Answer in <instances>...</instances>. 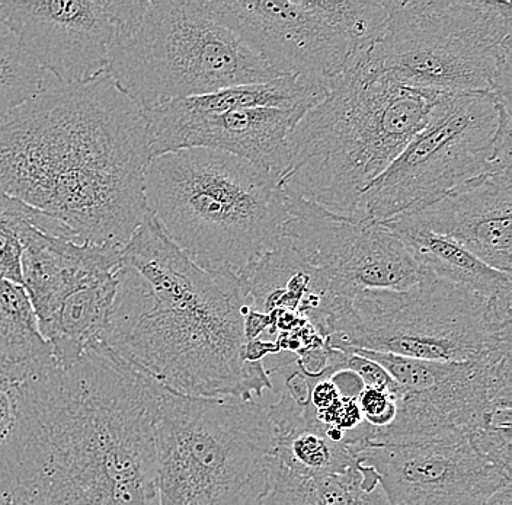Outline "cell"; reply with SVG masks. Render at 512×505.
<instances>
[{
    "label": "cell",
    "instance_id": "2",
    "mask_svg": "<svg viewBox=\"0 0 512 505\" xmlns=\"http://www.w3.org/2000/svg\"><path fill=\"white\" fill-rule=\"evenodd\" d=\"M146 111L107 73L53 81L0 123V191L82 242L124 248L147 210Z\"/></svg>",
    "mask_w": 512,
    "mask_h": 505
},
{
    "label": "cell",
    "instance_id": "18",
    "mask_svg": "<svg viewBox=\"0 0 512 505\" xmlns=\"http://www.w3.org/2000/svg\"><path fill=\"white\" fill-rule=\"evenodd\" d=\"M383 225L406 245L421 270L511 306L510 273L489 267L464 246L447 236L431 232L411 217L398 216L383 222Z\"/></svg>",
    "mask_w": 512,
    "mask_h": 505
},
{
    "label": "cell",
    "instance_id": "13",
    "mask_svg": "<svg viewBox=\"0 0 512 505\" xmlns=\"http://www.w3.org/2000/svg\"><path fill=\"white\" fill-rule=\"evenodd\" d=\"M146 0H16L0 18L57 82L78 83L107 72L111 51L133 27Z\"/></svg>",
    "mask_w": 512,
    "mask_h": 505
},
{
    "label": "cell",
    "instance_id": "15",
    "mask_svg": "<svg viewBox=\"0 0 512 505\" xmlns=\"http://www.w3.org/2000/svg\"><path fill=\"white\" fill-rule=\"evenodd\" d=\"M357 457L379 482L387 505H483L511 482L510 473L480 455L469 437L367 443Z\"/></svg>",
    "mask_w": 512,
    "mask_h": 505
},
{
    "label": "cell",
    "instance_id": "6",
    "mask_svg": "<svg viewBox=\"0 0 512 505\" xmlns=\"http://www.w3.org/2000/svg\"><path fill=\"white\" fill-rule=\"evenodd\" d=\"M159 505H261L274 472L267 405L195 398L160 386L155 420Z\"/></svg>",
    "mask_w": 512,
    "mask_h": 505
},
{
    "label": "cell",
    "instance_id": "10",
    "mask_svg": "<svg viewBox=\"0 0 512 505\" xmlns=\"http://www.w3.org/2000/svg\"><path fill=\"white\" fill-rule=\"evenodd\" d=\"M511 107L485 94H438L427 123L368 185L360 212L374 222L421 212L495 169L512 165Z\"/></svg>",
    "mask_w": 512,
    "mask_h": 505
},
{
    "label": "cell",
    "instance_id": "11",
    "mask_svg": "<svg viewBox=\"0 0 512 505\" xmlns=\"http://www.w3.org/2000/svg\"><path fill=\"white\" fill-rule=\"evenodd\" d=\"M214 17L278 75L331 88L379 40L382 0H207Z\"/></svg>",
    "mask_w": 512,
    "mask_h": 505
},
{
    "label": "cell",
    "instance_id": "16",
    "mask_svg": "<svg viewBox=\"0 0 512 505\" xmlns=\"http://www.w3.org/2000/svg\"><path fill=\"white\" fill-rule=\"evenodd\" d=\"M307 108L211 111L194 97L172 99L146 110L152 159L184 149H213L284 174L287 139Z\"/></svg>",
    "mask_w": 512,
    "mask_h": 505
},
{
    "label": "cell",
    "instance_id": "1",
    "mask_svg": "<svg viewBox=\"0 0 512 505\" xmlns=\"http://www.w3.org/2000/svg\"><path fill=\"white\" fill-rule=\"evenodd\" d=\"M0 505H159L160 386L104 344L9 386Z\"/></svg>",
    "mask_w": 512,
    "mask_h": 505
},
{
    "label": "cell",
    "instance_id": "9",
    "mask_svg": "<svg viewBox=\"0 0 512 505\" xmlns=\"http://www.w3.org/2000/svg\"><path fill=\"white\" fill-rule=\"evenodd\" d=\"M105 73L144 111L283 76L214 17L207 0H147Z\"/></svg>",
    "mask_w": 512,
    "mask_h": 505
},
{
    "label": "cell",
    "instance_id": "8",
    "mask_svg": "<svg viewBox=\"0 0 512 505\" xmlns=\"http://www.w3.org/2000/svg\"><path fill=\"white\" fill-rule=\"evenodd\" d=\"M511 306L421 270L406 290H357L326 325L336 350L427 361H475L511 354Z\"/></svg>",
    "mask_w": 512,
    "mask_h": 505
},
{
    "label": "cell",
    "instance_id": "23",
    "mask_svg": "<svg viewBox=\"0 0 512 505\" xmlns=\"http://www.w3.org/2000/svg\"><path fill=\"white\" fill-rule=\"evenodd\" d=\"M15 421V402L11 389L0 385V446L8 439Z\"/></svg>",
    "mask_w": 512,
    "mask_h": 505
},
{
    "label": "cell",
    "instance_id": "3",
    "mask_svg": "<svg viewBox=\"0 0 512 505\" xmlns=\"http://www.w3.org/2000/svg\"><path fill=\"white\" fill-rule=\"evenodd\" d=\"M102 344L162 388L254 401L274 389L264 361L243 359L238 276L194 264L152 213L124 245Z\"/></svg>",
    "mask_w": 512,
    "mask_h": 505
},
{
    "label": "cell",
    "instance_id": "22",
    "mask_svg": "<svg viewBox=\"0 0 512 505\" xmlns=\"http://www.w3.org/2000/svg\"><path fill=\"white\" fill-rule=\"evenodd\" d=\"M357 401L361 414H363L364 423L371 428V433L392 424L396 408H398L396 407V396L392 392L380 388H363V391L357 396Z\"/></svg>",
    "mask_w": 512,
    "mask_h": 505
},
{
    "label": "cell",
    "instance_id": "21",
    "mask_svg": "<svg viewBox=\"0 0 512 505\" xmlns=\"http://www.w3.org/2000/svg\"><path fill=\"white\" fill-rule=\"evenodd\" d=\"M53 81L0 18V123Z\"/></svg>",
    "mask_w": 512,
    "mask_h": 505
},
{
    "label": "cell",
    "instance_id": "7",
    "mask_svg": "<svg viewBox=\"0 0 512 505\" xmlns=\"http://www.w3.org/2000/svg\"><path fill=\"white\" fill-rule=\"evenodd\" d=\"M386 24L367 66L409 88L491 95L511 107L512 3L382 0Z\"/></svg>",
    "mask_w": 512,
    "mask_h": 505
},
{
    "label": "cell",
    "instance_id": "4",
    "mask_svg": "<svg viewBox=\"0 0 512 505\" xmlns=\"http://www.w3.org/2000/svg\"><path fill=\"white\" fill-rule=\"evenodd\" d=\"M364 54L294 126L280 178L284 193L342 216H363L364 191L424 127L438 95L370 69Z\"/></svg>",
    "mask_w": 512,
    "mask_h": 505
},
{
    "label": "cell",
    "instance_id": "14",
    "mask_svg": "<svg viewBox=\"0 0 512 505\" xmlns=\"http://www.w3.org/2000/svg\"><path fill=\"white\" fill-rule=\"evenodd\" d=\"M286 209L283 238L312 267L351 289L406 290L418 283L421 268L383 223L332 213L291 194Z\"/></svg>",
    "mask_w": 512,
    "mask_h": 505
},
{
    "label": "cell",
    "instance_id": "19",
    "mask_svg": "<svg viewBox=\"0 0 512 505\" xmlns=\"http://www.w3.org/2000/svg\"><path fill=\"white\" fill-rule=\"evenodd\" d=\"M0 357L11 385L54 360L53 350L41 334L30 296L22 284L0 274Z\"/></svg>",
    "mask_w": 512,
    "mask_h": 505
},
{
    "label": "cell",
    "instance_id": "5",
    "mask_svg": "<svg viewBox=\"0 0 512 505\" xmlns=\"http://www.w3.org/2000/svg\"><path fill=\"white\" fill-rule=\"evenodd\" d=\"M144 197L163 232L203 270L239 276L283 239L280 177L230 153L156 156L144 175Z\"/></svg>",
    "mask_w": 512,
    "mask_h": 505
},
{
    "label": "cell",
    "instance_id": "17",
    "mask_svg": "<svg viewBox=\"0 0 512 505\" xmlns=\"http://www.w3.org/2000/svg\"><path fill=\"white\" fill-rule=\"evenodd\" d=\"M511 165L456 188L421 212L402 214L464 246L480 261L511 274Z\"/></svg>",
    "mask_w": 512,
    "mask_h": 505
},
{
    "label": "cell",
    "instance_id": "25",
    "mask_svg": "<svg viewBox=\"0 0 512 505\" xmlns=\"http://www.w3.org/2000/svg\"><path fill=\"white\" fill-rule=\"evenodd\" d=\"M0 385L9 388L11 386V376H9L8 367H6L5 361L0 357Z\"/></svg>",
    "mask_w": 512,
    "mask_h": 505
},
{
    "label": "cell",
    "instance_id": "12",
    "mask_svg": "<svg viewBox=\"0 0 512 505\" xmlns=\"http://www.w3.org/2000/svg\"><path fill=\"white\" fill-rule=\"evenodd\" d=\"M351 353L382 366L399 386L392 424L373 431L368 443L470 439L498 412L512 409L511 354L446 363L366 350Z\"/></svg>",
    "mask_w": 512,
    "mask_h": 505
},
{
    "label": "cell",
    "instance_id": "24",
    "mask_svg": "<svg viewBox=\"0 0 512 505\" xmlns=\"http://www.w3.org/2000/svg\"><path fill=\"white\" fill-rule=\"evenodd\" d=\"M483 505H512V484L504 485Z\"/></svg>",
    "mask_w": 512,
    "mask_h": 505
},
{
    "label": "cell",
    "instance_id": "20",
    "mask_svg": "<svg viewBox=\"0 0 512 505\" xmlns=\"http://www.w3.org/2000/svg\"><path fill=\"white\" fill-rule=\"evenodd\" d=\"M261 505H387L382 488L368 489L360 466L342 473L309 475L275 462L271 488Z\"/></svg>",
    "mask_w": 512,
    "mask_h": 505
}]
</instances>
